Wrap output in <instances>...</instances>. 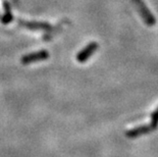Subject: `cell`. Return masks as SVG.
Returning a JSON list of instances; mask_svg holds the SVG:
<instances>
[{"label":"cell","mask_w":158,"mask_h":157,"mask_svg":"<svg viewBox=\"0 0 158 157\" xmlns=\"http://www.w3.org/2000/svg\"><path fill=\"white\" fill-rule=\"evenodd\" d=\"M98 48V44L97 43H90L88 46H86L82 51H81L78 55H77V59L79 62H85L87 59L91 57V55L96 51Z\"/></svg>","instance_id":"1"},{"label":"cell","mask_w":158,"mask_h":157,"mask_svg":"<svg viewBox=\"0 0 158 157\" xmlns=\"http://www.w3.org/2000/svg\"><path fill=\"white\" fill-rule=\"evenodd\" d=\"M49 54L47 51H39L36 53H32V54H28L26 56H23L22 58V62L23 64H28V63H32V62H36V61H40V60H44V59L48 58Z\"/></svg>","instance_id":"2"},{"label":"cell","mask_w":158,"mask_h":157,"mask_svg":"<svg viewBox=\"0 0 158 157\" xmlns=\"http://www.w3.org/2000/svg\"><path fill=\"white\" fill-rule=\"evenodd\" d=\"M135 1V3H136V5L139 7V9H140V12H141V14L143 15V18L145 19V21L148 23V24H152V23L154 22L153 19H152V16H151V14L149 12H148V10H147V8L144 6V4L142 3V1L141 0H134Z\"/></svg>","instance_id":"3"}]
</instances>
